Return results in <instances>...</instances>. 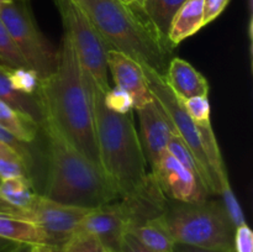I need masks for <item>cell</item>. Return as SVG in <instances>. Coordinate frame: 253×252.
<instances>
[{
	"instance_id": "obj_1",
	"label": "cell",
	"mask_w": 253,
	"mask_h": 252,
	"mask_svg": "<svg viewBox=\"0 0 253 252\" xmlns=\"http://www.w3.org/2000/svg\"><path fill=\"white\" fill-rule=\"evenodd\" d=\"M39 96L44 124L100 166L88 74L66 34L59 44L56 69L40 82Z\"/></svg>"
},
{
	"instance_id": "obj_2",
	"label": "cell",
	"mask_w": 253,
	"mask_h": 252,
	"mask_svg": "<svg viewBox=\"0 0 253 252\" xmlns=\"http://www.w3.org/2000/svg\"><path fill=\"white\" fill-rule=\"evenodd\" d=\"M41 130L46 140L43 197L86 209L120 199V190L100 166L82 155L49 125L44 124Z\"/></svg>"
},
{
	"instance_id": "obj_3",
	"label": "cell",
	"mask_w": 253,
	"mask_h": 252,
	"mask_svg": "<svg viewBox=\"0 0 253 252\" xmlns=\"http://www.w3.org/2000/svg\"><path fill=\"white\" fill-rule=\"evenodd\" d=\"M88 74V73H86ZM100 166L120 190L121 198L135 193L148 177L147 161L138 132L128 114L106 108L104 93L89 77Z\"/></svg>"
},
{
	"instance_id": "obj_4",
	"label": "cell",
	"mask_w": 253,
	"mask_h": 252,
	"mask_svg": "<svg viewBox=\"0 0 253 252\" xmlns=\"http://www.w3.org/2000/svg\"><path fill=\"white\" fill-rule=\"evenodd\" d=\"M110 49L165 76L172 48L156 34L137 5L121 0H76Z\"/></svg>"
},
{
	"instance_id": "obj_5",
	"label": "cell",
	"mask_w": 253,
	"mask_h": 252,
	"mask_svg": "<svg viewBox=\"0 0 253 252\" xmlns=\"http://www.w3.org/2000/svg\"><path fill=\"white\" fill-rule=\"evenodd\" d=\"M163 219L174 242L234 251L235 227L219 200L167 199Z\"/></svg>"
},
{
	"instance_id": "obj_6",
	"label": "cell",
	"mask_w": 253,
	"mask_h": 252,
	"mask_svg": "<svg viewBox=\"0 0 253 252\" xmlns=\"http://www.w3.org/2000/svg\"><path fill=\"white\" fill-rule=\"evenodd\" d=\"M0 20L27 67L40 81L53 73L58 59V49L43 36L37 26L26 0H11L0 9Z\"/></svg>"
},
{
	"instance_id": "obj_7",
	"label": "cell",
	"mask_w": 253,
	"mask_h": 252,
	"mask_svg": "<svg viewBox=\"0 0 253 252\" xmlns=\"http://www.w3.org/2000/svg\"><path fill=\"white\" fill-rule=\"evenodd\" d=\"M61 15L64 34L69 37L84 71L104 91L110 89L106 53L110 49L105 40L76 0H54Z\"/></svg>"
},
{
	"instance_id": "obj_8",
	"label": "cell",
	"mask_w": 253,
	"mask_h": 252,
	"mask_svg": "<svg viewBox=\"0 0 253 252\" xmlns=\"http://www.w3.org/2000/svg\"><path fill=\"white\" fill-rule=\"evenodd\" d=\"M146 78H147L148 86L152 93L153 98L158 101L161 108L166 113L167 118L169 119L175 133L182 138L193 153L197 162L199 163L200 168L204 173L205 180H207L208 188H209L210 194H219V187L212 175L210 166L208 163L207 156H205L204 150H203L202 140H200L199 128L197 124L194 123L189 114L183 106L182 101L177 98L174 93L169 89L167 83L165 82L163 76L155 72L153 69L143 67Z\"/></svg>"
},
{
	"instance_id": "obj_9",
	"label": "cell",
	"mask_w": 253,
	"mask_h": 252,
	"mask_svg": "<svg viewBox=\"0 0 253 252\" xmlns=\"http://www.w3.org/2000/svg\"><path fill=\"white\" fill-rule=\"evenodd\" d=\"M91 209L62 204L40 194L36 203L25 212V220L41 227L51 239L52 247L58 249L73 232L78 230L85 215Z\"/></svg>"
},
{
	"instance_id": "obj_10",
	"label": "cell",
	"mask_w": 253,
	"mask_h": 252,
	"mask_svg": "<svg viewBox=\"0 0 253 252\" xmlns=\"http://www.w3.org/2000/svg\"><path fill=\"white\" fill-rule=\"evenodd\" d=\"M158 188L167 199L174 202H202L211 195L198 175L180 165L166 151L151 169Z\"/></svg>"
},
{
	"instance_id": "obj_11",
	"label": "cell",
	"mask_w": 253,
	"mask_h": 252,
	"mask_svg": "<svg viewBox=\"0 0 253 252\" xmlns=\"http://www.w3.org/2000/svg\"><path fill=\"white\" fill-rule=\"evenodd\" d=\"M78 230L93 235L108 252H119L127 232V217L120 199L91 209Z\"/></svg>"
},
{
	"instance_id": "obj_12",
	"label": "cell",
	"mask_w": 253,
	"mask_h": 252,
	"mask_svg": "<svg viewBox=\"0 0 253 252\" xmlns=\"http://www.w3.org/2000/svg\"><path fill=\"white\" fill-rule=\"evenodd\" d=\"M140 121V137L147 165L151 169L157 165L163 153L167 151V146L175 131L169 119L158 101L153 98L151 103L143 108L137 109Z\"/></svg>"
},
{
	"instance_id": "obj_13",
	"label": "cell",
	"mask_w": 253,
	"mask_h": 252,
	"mask_svg": "<svg viewBox=\"0 0 253 252\" xmlns=\"http://www.w3.org/2000/svg\"><path fill=\"white\" fill-rule=\"evenodd\" d=\"M106 62L115 86L128 94L135 110L153 100L143 67L137 61L115 49H109Z\"/></svg>"
},
{
	"instance_id": "obj_14",
	"label": "cell",
	"mask_w": 253,
	"mask_h": 252,
	"mask_svg": "<svg viewBox=\"0 0 253 252\" xmlns=\"http://www.w3.org/2000/svg\"><path fill=\"white\" fill-rule=\"evenodd\" d=\"M163 78L179 100L209 94L210 86L207 78L189 62L178 57L170 58Z\"/></svg>"
},
{
	"instance_id": "obj_15",
	"label": "cell",
	"mask_w": 253,
	"mask_h": 252,
	"mask_svg": "<svg viewBox=\"0 0 253 252\" xmlns=\"http://www.w3.org/2000/svg\"><path fill=\"white\" fill-rule=\"evenodd\" d=\"M0 100L29 116L41 127L44 124L43 108L39 94H27L15 88L10 81L9 68L4 66H0Z\"/></svg>"
},
{
	"instance_id": "obj_16",
	"label": "cell",
	"mask_w": 253,
	"mask_h": 252,
	"mask_svg": "<svg viewBox=\"0 0 253 252\" xmlns=\"http://www.w3.org/2000/svg\"><path fill=\"white\" fill-rule=\"evenodd\" d=\"M204 25V0H187L174 15L168 32V42L175 47L197 34Z\"/></svg>"
},
{
	"instance_id": "obj_17",
	"label": "cell",
	"mask_w": 253,
	"mask_h": 252,
	"mask_svg": "<svg viewBox=\"0 0 253 252\" xmlns=\"http://www.w3.org/2000/svg\"><path fill=\"white\" fill-rule=\"evenodd\" d=\"M185 1L187 0H140L135 5H137L156 34L173 48L168 42V32L173 17Z\"/></svg>"
},
{
	"instance_id": "obj_18",
	"label": "cell",
	"mask_w": 253,
	"mask_h": 252,
	"mask_svg": "<svg viewBox=\"0 0 253 252\" xmlns=\"http://www.w3.org/2000/svg\"><path fill=\"white\" fill-rule=\"evenodd\" d=\"M0 237L12 242L52 246L48 235L29 220L0 212Z\"/></svg>"
},
{
	"instance_id": "obj_19",
	"label": "cell",
	"mask_w": 253,
	"mask_h": 252,
	"mask_svg": "<svg viewBox=\"0 0 253 252\" xmlns=\"http://www.w3.org/2000/svg\"><path fill=\"white\" fill-rule=\"evenodd\" d=\"M39 197L36 185L30 178L15 177L0 180V200L24 212V219L25 212L31 209Z\"/></svg>"
},
{
	"instance_id": "obj_20",
	"label": "cell",
	"mask_w": 253,
	"mask_h": 252,
	"mask_svg": "<svg viewBox=\"0 0 253 252\" xmlns=\"http://www.w3.org/2000/svg\"><path fill=\"white\" fill-rule=\"evenodd\" d=\"M127 232L132 234L143 246L152 252H172L175 244L163 215L130 227Z\"/></svg>"
},
{
	"instance_id": "obj_21",
	"label": "cell",
	"mask_w": 253,
	"mask_h": 252,
	"mask_svg": "<svg viewBox=\"0 0 253 252\" xmlns=\"http://www.w3.org/2000/svg\"><path fill=\"white\" fill-rule=\"evenodd\" d=\"M0 126L9 131L21 142L31 145L39 137L41 126L32 119L19 113L14 108L0 100Z\"/></svg>"
},
{
	"instance_id": "obj_22",
	"label": "cell",
	"mask_w": 253,
	"mask_h": 252,
	"mask_svg": "<svg viewBox=\"0 0 253 252\" xmlns=\"http://www.w3.org/2000/svg\"><path fill=\"white\" fill-rule=\"evenodd\" d=\"M15 177H26L34 182V175L17 151L0 141V180Z\"/></svg>"
},
{
	"instance_id": "obj_23",
	"label": "cell",
	"mask_w": 253,
	"mask_h": 252,
	"mask_svg": "<svg viewBox=\"0 0 253 252\" xmlns=\"http://www.w3.org/2000/svg\"><path fill=\"white\" fill-rule=\"evenodd\" d=\"M217 195L221 197V203L225 208V211H226L227 216H229L230 221L232 222L235 229L241 226V225L247 224L244 210H242L241 205H240L239 200L236 198V194H235L231 185H230L229 175L220 180L219 194Z\"/></svg>"
},
{
	"instance_id": "obj_24",
	"label": "cell",
	"mask_w": 253,
	"mask_h": 252,
	"mask_svg": "<svg viewBox=\"0 0 253 252\" xmlns=\"http://www.w3.org/2000/svg\"><path fill=\"white\" fill-rule=\"evenodd\" d=\"M167 151L180 163V165H183L185 168H188L190 172H193L195 175H198V177L203 180L205 187L208 188L204 173H203V169L200 168L199 163L197 162V160L194 158L193 153L190 152L188 146L185 145L184 141H183L177 133H174V135L172 136V138L169 140V142H168ZM208 190H209V188H208Z\"/></svg>"
},
{
	"instance_id": "obj_25",
	"label": "cell",
	"mask_w": 253,
	"mask_h": 252,
	"mask_svg": "<svg viewBox=\"0 0 253 252\" xmlns=\"http://www.w3.org/2000/svg\"><path fill=\"white\" fill-rule=\"evenodd\" d=\"M56 252H108L103 245L93 236L82 230H77L71 235Z\"/></svg>"
},
{
	"instance_id": "obj_26",
	"label": "cell",
	"mask_w": 253,
	"mask_h": 252,
	"mask_svg": "<svg viewBox=\"0 0 253 252\" xmlns=\"http://www.w3.org/2000/svg\"><path fill=\"white\" fill-rule=\"evenodd\" d=\"M0 66L7 68H29L0 20Z\"/></svg>"
},
{
	"instance_id": "obj_27",
	"label": "cell",
	"mask_w": 253,
	"mask_h": 252,
	"mask_svg": "<svg viewBox=\"0 0 253 252\" xmlns=\"http://www.w3.org/2000/svg\"><path fill=\"white\" fill-rule=\"evenodd\" d=\"M9 77L12 85L27 94H39L40 78L30 68H9Z\"/></svg>"
},
{
	"instance_id": "obj_28",
	"label": "cell",
	"mask_w": 253,
	"mask_h": 252,
	"mask_svg": "<svg viewBox=\"0 0 253 252\" xmlns=\"http://www.w3.org/2000/svg\"><path fill=\"white\" fill-rule=\"evenodd\" d=\"M104 103L106 108L119 114H128L133 109L132 100L128 94L116 86L104 93Z\"/></svg>"
},
{
	"instance_id": "obj_29",
	"label": "cell",
	"mask_w": 253,
	"mask_h": 252,
	"mask_svg": "<svg viewBox=\"0 0 253 252\" xmlns=\"http://www.w3.org/2000/svg\"><path fill=\"white\" fill-rule=\"evenodd\" d=\"M194 123L210 120V103L208 95L193 96L187 100H180Z\"/></svg>"
},
{
	"instance_id": "obj_30",
	"label": "cell",
	"mask_w": 253,
	"mask_h": 252,
	"mask_svg": "<svg viewBox=\"0 0 253 252\" xmlns=\"http://www.w3.org/2000/svg\"><path fill=\"white\" fill-rule=\"evenodd\" d=\"M0 141L6 143V145H9L10 147L14 148L15 151H17L19 155L24 158L25 162L29 166L30 170H31L32 173L35 167V156L34 153H32V148L30 147V145L17 140L15 136H12L9 131H6L4 127H1V126H0ZM32 175H34V173H32Z\"/></svg>"
},
{
	"instance_id": "obj_31",
	"label": "cell",
	"mask_w": 253,
	"mask_h": 252,
	"mask_svg": "<svg viewBox=\"0 0 253 252\" xmlns=\"http://www.w3.org/2000/svg\"><path fill=\"white\" fill-rule=\"evenodd\" d=\"M234 252H253V232L247 224L235 229Z\"/></svg>"
},
{
	"instance_id": "obj_32",
	"label": "cell",
	"mask_w": 253,
	"mask_h": 252,
	"mask_svg": "<svg viewBox=\"0 0 253 252\" xmlns=\"http://www.w3.org/2000/svg\"><path fill=\"white\" fill-rule=\"evenodd\" d=\"M230 0H204V25L214 21L225 9Z\"/></svg>"
},
{
	"instance_id": "obj_33",
	"label": "cell",
	"mask_w": 253,
	"mask_h": 252,
	"mask_svg": "<svg viewBox=\"0 0 253 252\" xmlns=\"http://www.w3.org/2000/svg\"><path fill=\"white\" fill-rule=\"evenodd\" d=\"M119 252H152L147 249L146 246H143L132 234L130 232H126L125 236H124L123 242H121V246Z\"/></svg>"
},
{
	"instance_id": "obj_34",
	"label": "cell",
	"mask_w": 253,
	"mask_h": 252,
	"mask_svg": "<svg viewBox=\"0 0 253 252\" xmlns=\"http://www.w3.org/2000/svg\"><path fill=\"white\" fill-rule=\"evenodd\" d=\"M172 252H234L232 250H224V249H208V247H199L192 246V245L178 244L175 242L173 246Z\"/></svg>"
},
{
	"instance_id": "obj_35",
	"label": "cell",
	"mask_w": 253,
	"mask_h": 252,
	"mask_svg": "<svg viewBox=\"0 0 253 252\" xmlns=\"http://www.w3.org/2000/svg\"><path fill=\"white\" fill-rule=\"evenodd\" d=\"M35 245L24 244V242H17L7 252H32Z\"/></svg>"
},
{
	"instance_id": "obj_36",
	"label": "cell",
	"mask_w": 253,
	"mask_h": 252,
	"mask_svg": "<svg viewBox=\"0 0 253 252\" xmlns=\"http://www.w3.org/2000/svg\"><path fill=\"white\" fill-rule=\"evenodd\" d=\"M15 244H17V242H12L0 237V252H7Z\"/></svg>"
},
{
	"instance_id": "obj_37",
	"label": "cell",
	"mask_w": 253,
	"mask_h": 252,
	"mask_svg": "<svg viewBox=\"0 0 253 252\" xmlns=\"http://www.w3.org/2000/svg\"><path fill=\"white\" fill-rule=\"evenodd\" d=\"M9 1H11V0H0V9L2 7V5L6 4V2H9Z\"/></svg>"
}]
</instances>
